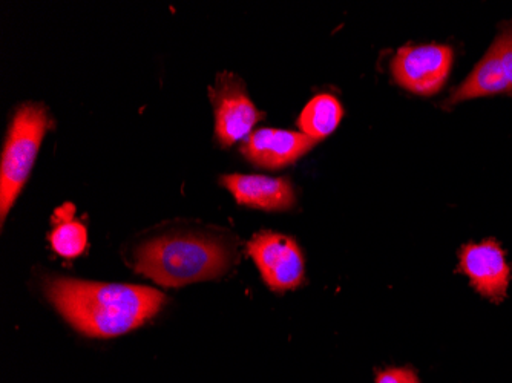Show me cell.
<instances>
[{"label":"cell","instance_id":"7","mask_svg":"<svg viewBox=\"0 0 512 383\" xmlns=\"http://www.w3.org/2000/svg\"><path fill=\"white\" fill-rule=\"evenodd\" d=\"M512 94V23L494 40L468 79L454 89L445 105L454 106L479 97Z\"/></svg>","mask_w":512,"mask_h":383},{"label":"cell","instance_id":"3","mask_svg":"<svg viewBox=\"0 0 512 383\" xmlns=\"http://www.w3.org/2000/svg\"><path fill=\"white\" fill-rule=\"evenodd\" d=\"M51 126L45 106L28 103L20 106L8 129L0 167V217L2 223L27 183L39 152L43 135Z\"/></svg>","mask_w":512,"mask_h":383},{"label":"cell","instance_id":"9","mask_svg":"<svg viewBox=\"0 0 512 383\" xmlns=\"http://www.w3.org/2000/svg\"><path fill=\"white\" fill-rule=\"evenodd\" d=\"M318 140L302 132L258 129L244 141L241 154L253 164L267 169L289 166L315 148Z\"/></svg>","mask_w":512,"mask_h":383},{"label":"cell","instance_id":"10","mask_svg":"<svg viewBox=\"0 0 512 383\" xmlns=\"http://www.w3.org/2000/svg\"><path fill=\"white\" fill-rule=\"evenodd\" d=\"M221 183L243 206L270 212L290 210L295 206V192L287 178L235 174L221 178Z\"/></svg>","mask_w":512,"mask_h":383},{"label":"cell","instance_id":"13","mask_svg":"<svg viewBox=\"0 0 512 383\" xmlns=\"http://www.w3.org/2000/svg\"><path fill=\"white\" fill-rule=\"evenodd\" d=\"M376 383H421L410 368H388L376 376Z\"/></svg>","mask_w":512,"mask_h":383},{"label":"cell","instance_id":"8","mask_svg":"<svg viewBox=\"0 0 512 383\" xmlns=\"http://www.w3.org/2000/svg\"><path fill=\"white\" fill-rule=\"evenodd\" d=\"M460 269L470 278L480 295L497 302L505 299L511 267L506 262L502 247L494 239L463 246L460 250Z\"/></svg>","mask_w":512,"mask_h":383},{"label":"cell","instance_id":"6","mask_svg":"<svg viewBox=\"0 0 512 383\" xmlns=\"http://www.w3.org/2000/svg\"><path fill=\"white\" fill-rule=\"evenodd\" d=\"M211 99L215 108V132L223 146L246 138L264 117L249 99L243 80L234 74L217 77V83L211 88Z\"/></svg>","mask_w":512,"mask_h":383},{"label":"cell","instance_id":"5","mask_svg":"<svg viewBox=\"0 0 512 383\" xmlns=\"http://www.w3.org/2000/svg\"><path fill=\"white\" fill-rule=\"evenodd\" d=\"M264 282L275 292L293 290L304 281L306 264L295 239L281 233L261 232L247 246Z\"/></svg>","mask_w":512,"mask_h":383},{"label":"cell","instance_id":"1","mask_svg":"<svg viewBox=\"0 0 512 383\" xmlns=\"http://www.w3.org/2000/svg\"><path fill=\"white\" fill-rule=\"evenodd\" d=\"M46 293L69 324L92 338H114L140 327L157 315L166 299L142 285L68 278L53 279Z\"/></svg>","mask_w":512,"mask_h":383},{"label":"cell","instance_id":"4","mask_svg":"<svg viewBox=\"0 0 512 383\" xmlns=\"http://www.w3.org/2000/svg\"><path fill=\"white\" fill-rule=\"evenodd\" d=\"M453 50L447 45H408L401 48L391 63L394 80L419 95H434L450 76Z\"/></svg>","mask_w":512,"mask_h":383},{"label":"cell","instance_id":"12","mask_svg":"<svg viewBox=\"0 0 512 383\" xmlns=\"http://www.w3.org/2000/svg\"><path fill=\"white\" fill-rule=\"evenodd\" d=\"M74 207L65 204L56 212V227L50 233V243L53 249L63 258H76L85 252L88 233L85 226L74 221Z\"/></svg>","mask_w":512,"mask_h":383},{"label":"cell","instance_id":"11","mask_svg":"<svg viewBox=\"0 0 512 383\" xmlns=\"http://www.w3.org/2000/svg\"><path fill=\"white\" fill-rule=\"evenodd\" d=\"M342 114L344 111L336 97L330 94H319L307 103L306 108L302 109L298 126L302 134L319 141L338 128Z\"/></svg>","mask_w":512,"mask_h":383},{"label":"cell","instance_id":"2","mask_svg":"<svg viewBox=\"0 0 512 383\" xmlns=\"http://www.w3.org/2000/svg\"><path fill=\"white\" fill-rule=\"evenodd\" d=\"M229 252L203 236H163L140 247L135 270L163 287H181L223 275Z\"/></svg>","mask_w":512,"mask_h":383}]
</instances>
